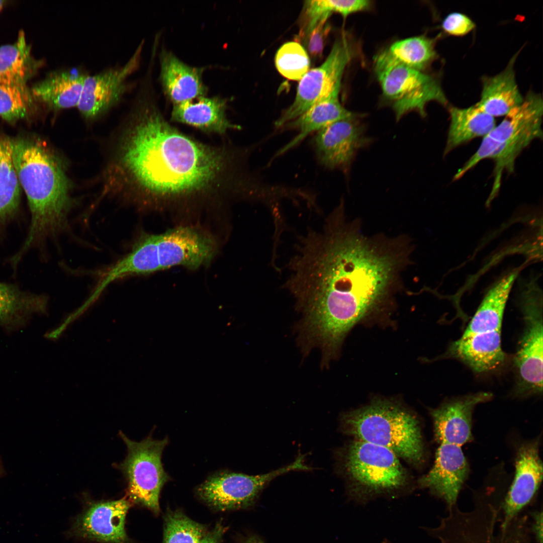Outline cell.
Here are the masks:
<instances>
[{"mask_svg":"<svg viewBox=\"0 0 543 543\" xmlns=\"http://www.w3.org/2000/svg\"><path fill=\"white\" fill-rule=\"evenodd\" d=\"M296 245L285 286L303 314L299 337L324 357H335L352 327L399 286L410 242L402 236H366L340 210L322 229H309Z\"/></svg>","mask_w":543,"mask_h":543,"instance_id":"1","label":"cell"},{"mask_svg":"<svg viewBox=\"0 0 543 543\" xmlns=\"http://www.w3.org/2000/svg\"><path fill=\"white\" fill-rule=\"evenodd\" d=\"M134 126L122 161L144 198L158 206L191 203L234 189V156L187 136L162 117L148 95L136 99Z\"/></svg>","mask_w":543,"mask_h":543,"instance_id":"2","label":"cell"},{"mask_svg":"<svg viewBox=\"0 0 543 543\" xmlns=\"http://www.w3.org/2000/svg\"><path fill=\"white\" fill-rule=\"evenodd\" d=\"M12 153L31 212L26 239L12 257L18 263L34 245L65 229L70 201L64 172L44 147L35 140L19 138L12 140Z\"/></svg>","mask_w":543,"mask_h":543,"instance_id":"3","label":"cell"},{"mask_svg":"<svg viewBox=\"0 0 543 543\" xmlns=\"http://www.w3.org/2000/svg\"><path fill=\"white\" fill-rule=\"evenodd\" d=\"M218 249L213 236L198 226H179L160 234L143 233L131 251L106 272L111 282L182 266L196 269L209 264Z\"/></svg>","mask_w":543,"mask_h":543,"instance_id":"4","label":"cell"},{"mask_svg":"<svg viewBox=\"0 0 543 543\" xmlns=\"http://www.w3.org/2000/svg\"><path fill=\"white\" fill-rule=\"evenodd\" d=\"M342 421L344 430L357 439L386 447L414 464L423 458L418 422L398 403L376 399L344 414Z\"/></svg>","mask_w":543,"mask_h":543,"instance_id":"5","label":"cell"},{"mask_svg":"<svg viewBox=\"0 0 543 543\" xmlns=\"http://www.w3.org/2000/svg\"><path fill=\"white\" fill-rule=\"evenodd\" d=\"M390 449L357 439L350 443L342 455L344 470L350 482V492L356 500L399 491L407 483V475Z\"/></svg>","mask_w":543,"mask_h":543,"instance_id":"6","label":"cell"},{"mask_svg":"<svg viewBox=\"0 0 543 543\" xmlns=\"http://www.w3.org/2000/svg\"><path fill=\"white\" fill-rule=\"evenodd\" d=\"M374 68L383 95L391 103L397 120L412 111L425 116L426 105L431 101L447 105L434 77L400 63L388 49L375 57Z\"/></svg>","mask_w":543,"mask_h":543,"instance_id":"7","label":"cell"},{"mask_svg":"<svg viewBox=\"0 0 543 543\" xmlns=\"http://www.w3.org/2000/svg\"><path fill=\"white\" fill-rule=\"evenodd\" d=\"M119 435L127 446V455L118 467L127 481L130 500L158 513L160 491L170 479L161 462L162 452L168 440L167 438L155 440L149 436L135 442L121 431Z\"/></svg>","mask_w":543,"mask_h":543,"instance_id":"8","label":"cell"},{"mask_svg":"<svg viewBox=\"0 0 543 543\" xmlns=\"http://www.w3.org/2000/svg\"><path fill=\"white\" fill-rule=\"evenodd\" d=\"M522 294L524 328L514 359L519 396L542 391V300L537 286L531 283Z\"/></svg>","mask_w":543,"mask_h":543,"instance_id":"9","label":"cell"},{"mask_svg":"<svg viewBox=\"0 0 543 543\" xmlns=\"http://www.w3.org/2000/svg\"><path fill=\"white\" fill-rule=\"evenodd\" d=\"M304 463V456L301 455L283 468L254 476L228 471L217 472L197 487V494L216 509L246 508L254 503L262 489L277 477L293 471L310 470Z\"/></svg>","mask_w":543,"mask_h":543,"instance_id":"10","label":"cell"},{"mask_svg":"<svg viewBox=\"0 0 543 543\" xmlns=\"http://www.w3.org/2000/svg\"><path fill=\"white\" fill-rule=\"evenodd\" d=\"M352 54L346 38L342 37L336 40L325 61L309 70L299 80L293 103L283 112L275 125L283 127L316 103L339 92L342 74Z\"/></svg>","mask_w":543,"mask_h":543,"instance_id":"11","label":"cell"},{"mask_svg":"<svg viewBox=\"0 0 543 543\" xmlns=\"http://www.w3.org/2000/svg\"><path fill=\"white\" fill-rule=\"evenodd\" d=\"M142 44L123 64L86 77L77 109L85 118L98 117L117 104L133 88L129 77L139 66Z\"/></svg>","mask_w":543,"mask_h":543,"instance_id":"12","label":"cell"},{"mask_svg":"<svg viewBox=\"0 0 543 543\" xmlns=\"http://www.w3.org/2000/svg\"><path fill=\"white\" fill-rule=\"evenodd\" d=\"M542 116L541 96L529 92L486 136L497 145L519 154L533 140L542 139Z\"/></svg>","mask_w":543,"mask_h":543,"instance_id":"13","label":"cell"},{"mask_svg":"<svg viewBox=\"0 0 543 543\" xmlns=\"http://www.w3.org/2000/svg\"><path fill=\"white\" fill-rule=\"evenodd\" d=\"M537 440L522 443L518 448L515 475L511 486L501 503V522L505 527L521 513L538 489L542 478V464Z\"/></svg>","mask_w":543,"mask_h":543,"instance_id":"14","label":"cell"},{"mask_svg":"<svg viewBox=\"0 0 543 543\" xmlns=\"http://www.w3.org/2000/svg\"><path fill=\"white\" fill-rule=\"evenodd\" d=\"M356 116L339 120L319 131L314 139L318 160L329 168H346L358 150L370 141Z\"/></svg>","mask_w":543,"mask_h":543,"instance_id":"15","label":"cell"},{"mask_svg":"<svg viewBox=\"0 0 543 543\" xmlns=\"http://www.w3.org/2000/svg\"><path fill=\"white\" fill-rule=\"evenodd\" d=\"M468 473L469 466L461 446L440 443L434 465L420 479V484L442 499L449 509L457 504Z\"/></svg>","mask_w":543,"mask_h":543,"instance_id":"16","label":"cell"},{"mask_svg":"<svg viewBox=\"0 0 543 543\" xmlns=\"http://www.w3.org/2000/svg\"><path fill=\"white\" fill-rule=\"evenodd\" d=\"M492 397L480 392L451 399L431 411L436 438L440 443L459 446L473 439L472 415L478 404Z\"/></svg>","mask_w":543,"mask_h":543,"instance_id":"17","label":"cell"},{"mask_svg":"<svg viewBox=\"0 0 543 543\" xmlns=\"http://www.w3.org/2000/svg\"><path fill=\"white\" fill-rule=\"evenodd\" d=\"M501 334L496 331L462 336L450 343L441 357L457 359L476 373L494 371L505 360Z\"/></svg>","mask_w":543,"mask_h":543,"instance_id":"18","label":"cell"},{"mask_svg":"<svg viewBox=\"0 0 543 543\" xmlns=\"http://www.w3.org/2000/svg\"><path fill=\"white\" fill-rule=\"evenodd\" d=\"M131 506L129 499L93 504L81 517L78 528L84 536L109 543H124L127 539L125 518Z\"/></svg>","mask_w":543,"mask_h":543,"instance_id":"19","label":"cell"},{"mask_svg":"<svg viewBox=\"0 0 543 543\" xmlns=\"http://www.w3.org/2000/svg\"><path fill=\"white\" fill-rule=\"evenodd\" d=\"M88 74L80 66L61 68L49 73L30 89L37 102L50 109L77 107Z\"/></svg>","mask_w":543,"mask_h":543,"instance_id":"20","label":"cell"},{"mask_svg":"<svg viewBox=\"0 0 543 543\" xmlns=\"http://www.w3.org/2000/svg\"><path fill=\"white\" fill-rule=\"evenodd\" d=\"M160 65L163 89L173 105L205 96L203 68L189 66L166 50L161 52Z\"/></svg>","mask_w":543,"mask_h":543,"instance_id":"21","label":"cell"},{"mask_svg":"<svg viewBox=\"0 0 543 543\" xmlns=\"http://www.w3.org/2000/svg\"><path fill=\"white\" fill-rule=\"evenodd\" d=\"M225 99L203 96L173 105L171 117L173 121L222 134L229 129L239 128L227 119Z\"/></svg>","mask_w":543,"mask_h":543,"instance_id":"22","label":"cell"},{"mask_svg":"<svg viewBox=\"0 0 543 543\" xmlns=\"http://www.w3.org/2000/svg\"><path fill=\"white\" fill-rule=\"evenodd\" d=\"M515 57H512L503 71L483 79L480 100L476 104L494 118L505 116L523 100L513 69Z\"/></svg>","mask_w":543,"mask_h":543,"instance_id":"23","label":"cell"},{"mask_svg":"<svg viewBox=\"0 0 543 543\" xmlns=\"http://www.w3.org/2000/svg\"><path fill=\"white\" fill-rule=\"evenodd\" d=\"M518 273V269L514 270L487 292L462 336L501 331L507 301Z\"/></svg>","mask_w":543,"mask_h":543,"instance_id":"24","label":"cell"},{"mask_svg":"<svg viewBox=\"0 0 543 543\" xmlns=\"http://www.w3.org/2000/svg\"><path fill=\"white\" fill-rule=\"evenodd\" d=\"M336 92L316 103L300 116L283 127L297 129L299 133L279 152L282 154L300 143L311 133L319 131L339 120L353 117L355 114L344 108Z\"/></svg>","mask_w":543,"mask_h":543,"instance_id":"25","label":"cell"},{"mask_svg":"<svg viewBox=\"0 0 543 543\" xmlns=\"http://www.w3.org/2000/svg\"><path fill=\"white\" fill-rule=\"evenodd\" d=\"M450 124L443 153L479 137H485L495 127V118L477 104L466 108H449Z\"/></svg>","mask_w":543,"mask_h":543,"instance_id":"26","label":"cell"},{"mask_svg":"<svg viewBox=\"0 0 543 543\" xmlns=\"http://www.w3.org/2000/svg\"><path fill=\"white\" fill-rule=\"evenodd\" d=\"M43 64L32 56L22 31L15 43L0 46V81L26 84Z\"/></svg>","mask_w":543,"mask_h":543,"instance_id":"27","label":"cell"},{"mask_svg":"<svg viewBox=\"0 0 543 543\" xmlns=\"http://www.w3.org/2000/svg\"><path fill=\"white\" fill-rule=\"evenodd\" d=\"M47 299L10 284L0 283V325H20L33 314L44 312Z\"/></svg>","mask_w":543,"mask_h":543,"instance_id":"28","label":"cell"},{"mask_svg":"<svg viewBox=\"0 0 543 543\" xmlns=\"http://www.w3.org/2000/svg\"><path fill=\"white\" fill-rule=\"evenodd\" d=\"M21 188L13 158L12 140L0 134V229L16 213Z\"/></svg>","mask_w":543,"mask_h":543,"instance_id":"29","label":"cell"},{"mask_svg":"<svg viewBox=\"0 0 543 543\" xmlns=\"http://www.w3.org/2000/svg\"><path fill=\"white\" fill-rule=\"evenodd\" d=\"M434 46L433 40L420 36L397 41L388 51L400 63L422 71L437 57Z\"/></svg>","mask_w":543,"mask_h":543,"instance_id":"30","label":"cell"},{"mask_svg":"<svg viewBox=\"0 0 543 543\" xmlns=\"http://www.w3.org/2000/svg\"><path fill=\"white\" fill-rule=\"evenodd\" d=\"M37 101L27 84L0 81V117L13 123L30 115Z\"/></svg>","mask_w":543,"mask_h":543,"instance_id":"31","label":"cell"},{"mask_svg":"<svg viewBox=\"0 0 543 543\" xmlns=\"http://www.w3.org/2000/svg\"><path fill=\"white\" fill-rule=\"evenodd\" d=\"M275 60L278 71L290 80H300L309 69L308 53L298 42L290 41L282 45L277 51Z\"/></svg>","mask_w":543,"mask_h":543,"instance_id":"32","label":"cell"},{"mask_svg":"<svg viewBox=\"0 0 543 543\" xmlns=\"http://www.w3.org/2000/svg\"><path fill=\"white\" fill-rule=\"evenodd\" d=\"M204 528L199 524L178 512L166 516L163 543H200Z\"/></svg>","mask_w":543,"mask_h":543,"instance_id":"33","label":"cell"},{"mask_svg":"<svg viewBox=\"0 0 543 543\" xmlns=\"http://www.w3.org/2000/svg\"><path fill=\"white\" fill-rule=\"evenodd\" d=\"M370 3L367 0H314L312 8L315 14L320 18H328L333 13L346 17L367 9Z\"/></svg>","mask_w":543,"mask_h":543,"instance_id":"34","label":"cell"},{"mask_svg":"<svg viewBox=\"0 0 543 543\" xmlns=\"http://www.w3.org/2000/svg\"><path fill=\"white\" fill-rule=\"evenodd\" d=\"M441 26L447 34L462 36L471 32L475 28V24L467 16L461 13L453 12L445 17Z\"/></svg>","mask_w":543,"mask_h":543,"instance_id":"35","label":"cell"},{"mask_svg":"<svg viewBox=\"0 0 543 543\" xmlns=\"http://www.w3.org/2000/svg\"><path fill=\"white\" fill-rule=\"evenodd\" d=\"M326 21L320 22L304 40L309 53L312 57H318L322 55L324 41L330 29Z\"/></svg>","mask_w":543,"mask_h":543,"instance_id":"36","label":"cell"},{"mask_svg":"<svg viewBox=\"0 0 543 543\" xmlns=\"http://www.w3.org/2000/svg\"><path fill=\"white\" fill-rule=\"evenodd\" d=\"M530 522L531 534L536 543H542V511L536 510L531 513Z\"/></svg>","mask_w":543,"mask_h":543,"instance_id":"37","label":"cell"},{"mask_svg":"<svg viewBox=\"0 0 543 543\" xmlns=\"http://www.w3.org/2000/svg\"><path fill=\"white\" fill-rule=\"evenodd\" d=\"M484 139L488 147L490 157V156L493 151V148L492 145L491 141L487 136H485V137H484ZM501 178H501H497L494 176V182L492 188V190L489 198L487 200L488 202H491V201H492V200L493 199L494 197L496 196V195L498 193L501 186Z\"/></svg>","mask_w":543,"mask_h":543,"instance_id":"38","label":"cell"},{"mask_svg":"<svg viewBox=\"0 0 543 543\" xmlns=\"http://www.w3.org/2000/svg\"><path fill=\"white\" fill-rule=\"evenodd\" d=\"M218 533L208 534L202 538L200 543H219Z\"/></svg>","mask_w":543,"mask_h":543,"instance_id":"39","label":"cell"},{"mask_svg":"<svg viewBox=\"0 0 543 543\" xmlns=\"http://www.w3.org/2000/svg\"><path fill=\"white\" fill-rule=\"evenodd\" d=\"M245 543H263L262 540L256 536H252L248 539Z\"/></svg>","mask_w":543,"mask_h":543,"instance_id":"40","label":"cell"},{"mask_svg":"<svg viewBox=\"0 0 543 543\" xmlns=\"http://www.w3.org/2000/svg\"><path fill=\"white\" fill-rule=\"evenodd\" d=\"M6 2H7V1H6L0 0V12L2 10V9H3V7L5 6V3Z\"/></svg>","mask_w":543,"mask_h":543,"instance_id":"41","label":"cell"},{"mask_svg":"<svg viewBox=\"0 0 543 543\" xmlns=\"http://www.w3.org/2000/svg\"><path fill=\"white\" fill-rule=\"evenodd\" d=\"M384 543H385V542H384ZM389 543H390V542H389Z\"/></svg>","mask_w":543,"mask_h":543,"instance_id":"42","label":"cell"}]
</instances>
